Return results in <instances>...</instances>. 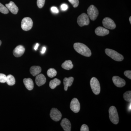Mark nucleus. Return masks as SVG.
Masks as SVG:
<instances>
[{
    "label": "nucleus",
    "instance_id": "e433bc0d",
    "mask_svg": "<svg viewBox=\"0 0 131 131\" xmlns=\"http://www.w3.org/2000/svg\"><path fill=\"white\" fill-rule=\"evenodd\" d=\"M1 44H2L1 41V40H0V46H1Z\"/></svg>",
    "mask_w": 131,
    "mask_h": 131
},
{
    "label": "nucleus",
    "instance_id": "f3484780",
    "mask_svg": "<svg viewBox=\"0 0 131 131\" xmlns=\"http://www.w3.org/2000/svg\"><path fill=\"white\" fill-rule=\"evenodd\" d=\"M74 80V78L73 77L65 78L64 79L63 84L65 91H67L68 87H70L72 85Z\"/></svg>",
    "mask_w": 131,
    "mask_h": 131
},
{
    "label": "nucleus",
    "instance_id": "c85d7f7f",
    "mask_svg": "<svg viewBox=\"0 0 131 131\" xmlns=\"http://www.w3.org/2000/svg\"><path fill=\"white\" fill-rule=\"evenodd\" d=\"M81 131H89V128L88 126L86 124H83L81 127Z\"/></svg>",
    "mask_w": 131,
    "mask_h": 131
},
{
    "label": "nucleus",
    "instance_id": "9d476101",
    "mask_svg": "<svg viewBox=\"0 0 131 131\" xmlns=\"http://www.w3.org/2000/svg\"><path fill=\"white\" fill-rule=\"evenodd\" d=\"M70 108L74 113L79 112L80 110V104L77 98H74L72 100L70 103Z\"/></svg>",
    "mask_w": 131,
    "mask_h": 131
},
{
    "label": "nucleus",
    "instance_id": "1a4fd4ad",
    "mask_svg": "<svg viewBox=\"0 0 131 131\" xmlns=\"http://www.w3.org/2000/svg\"><path fill=\"white\" fill-rule=\"evenodd\" d=\"M50 117L55 121H58L61 120L62 117V114L61 112L56 108H53L51 110Z\"/></svg>",
    "mask_w": 131,
    "mask_h": 131
},
{
    "label": "nucleus",
    "instance_id": "0eeeda50",
    "mask_svg": "<svg viewBox=\"0 0 131 131\" xmlns=\"http://www.w3.org/2000/svg\"><path fill=\"white\" fill-rule=\"evenodd\" d=\"M77 22L78 25L81 27L88 25L90 23L89 18L86 14H82L78 18Z\"/></svg>",
    "mask_w": 131,
    "mask_h": 131
},
{
    "label": "nucleus",
    "instance_id": "c9c22d12",
    "mask_svg": "<svg viewBox=\"0 0 131 131\" xmlns=\"http://www.w3.org/2000/svg\"><path fill=\"white\" fill-rule=\"evenodd\" d=\"M131 17L130 16V18H129V21H130V23L131 24Z\"/></svg>",
    "mask_w": 131,
    "mask_h": 131
},
{
    "label": "nucleus",
    "instance_id": "f257e3e1",
    "mask_svg": "<svg viewBox=\"0 0 131 131\" xmlns=\"http://www.w3.org/2000/svg\"><path fill=\"white\" fill-rule=\"evenodd\" d=\"M74 48L78 53L86 57H90L91 55L90 49L87 46L81 43H76L74 44Z\"/></svg>",
    "mask_w": 131,
    "mask_h": 131
},
{
    "label": "nucleus",
    "instance_id": "a878e982",
    "mask_svg": "<svg viewBox=\"0 0 131 131\" xmlns=\"http://www.w3.org/2000/svg\"><path fill=\"white\" fill-rule=\"evenodd\" d=\"M68 1L73 5L74 7H77L79 5V0H68Z\"/></svg>",
    "mask_w": 131,
    "mask_h": 131
},
{
    "label": "nucleus",
    "instance_id": "cd10ccee",
    "mask_svg": "<svg viewBox=\"0 0 131 131\" xmlns=\"http://www.w3.org/2000/svg\"><path fill=\"white\" fill-rule=\"evenodd\" d=\"M45 0H37V4L38 7L39 8H42L45 5Z\"/></svg>",
    "mask_w": 131,
    "mask_h": 131
},
{
    "label": "nucleus",
    "instance_id": "7c9ffc66",
    "mask_svg": "<svg viewBox=\"0 0 131 131\" xmlns=\"http://www.w3.org/2000/svg\"><path fill=\"white\" fill-rule=\"evenodd\" d=\"M51 10L54 13H58L59 12L57 8L56 7H52L51 8Z\"/></svg>",
    "mask_w": 131,
    "mask_h": 131
},
{
    "label": "nucleus",
    "instance_id": "393cba45",
    "mask_svg": "<svg viewBox=\"0 0 131 131\" xmlns=\"http://www.w3.org/2000/svg\"><path fill=\"white\" fill-rule=\"evenodd\" d=\"M0 12L3 14H7L9 13L8 9L6 7L0 3Z\"/></svg>",
    "mask_w": 131,
    "mask_h": 131
},
{
    "label": "nucleus",
    "instance_id": "6e6552de",
    "mask_svg": "<svg viewBox=\"0 0 131 131\" xmlns=\"http://www.w3.org/2000/svg\"><path fill=\"white\" fill-rule=\"evenodd\" d=\"M103 25L105 28L113 30L116 28V25L112 19L108 17L105 18L102 21Z\"/></svg>",
    "mask_w": 131,
    "mask_h": 131
},
{
    "label": "nucleus",
    "instance_id": "20e7f679",
    "mask_svg": "<svg viewBox=\"0 0 131 131\" xmlns=\"http://www.w3.org/2000/svg\"><path fill=\"white\" fill-rule=\"evenodd\" d=\"M90 86L91 89L95 94L98 95L100 93L101 91V87L100 82L95 77L91 78L90 82Z\"/></svg>",
    "mask_w": 131,
    "mask_h": 131
},
{
    "label": "nucleus",
    "instance_id": "412c9836",
    "mask_svg": "<svg viewBox=\"0 0 131 131\" xmlns=\"http://www.w3.org/2000/svg\"><path fill=\"white\" fill-rule=\"evenodd\" d=\"M61 83V81L60 80H58L57 78H55L50 81L49 86L51 89H54L57 86L60 85Z\"/></svg>",
    "mask_w": 131,
    "mask_h": 131
},
{
    "label": "nucleus",
    "instance_id": "9b49d317",
    "mask_svg": "<svg viewBox=\"0 0 131 131\" xmlns=\"http://www.w3.org/2000/svg\"><path fill=\"white\" fill-rule=\"evenodd\" d=\"M113 81L116 86L118 88L124 87L126 84L125 80L119 77L114 76L112 78Z\"/></svg>",
    "mask_w": 131,
    "mask_h": 131
},
{
    "label": "nucleus",
    "instance_id": "aec40b11",
    "mask_svg": "<svg viewBox=\"0 0 131 131\" xmlns=\"http://www.w3.org/2000/svg\"><path fill=\"white\" fill-rule=\"evenodd\" d=\"M62 67L64 69L66 70H70L71 69L73 68V65L72 63V61L70 60L66 61L62 64Z\"/></svg>",
    "mask_w": 131,
    "mask_h": 131
},
{
    "label": "nucleus",
    "instance_id": "4468645a",
    "mask_svg": "<svg viewBox=\"0 0 131 131\" xmlns=\"http://www.w3.org/2000/svg\"><path fill=\"white\" fill-rule=\"evenodd\" d=\"M95 31L96 35L99 36H105L109 33V30L107 28L100 26L96 28Z\"/></svg>",
    "mask_w": 131,
    "mask_h": 131
},
{
    "label": "nucleus",
    "instance_id": "f03ea898",
    "mask_svg": "<svg viewBox=\"0 0 131 131\" xmlns=\"http://www.w3.org/2000/svg\"><path fill=\"white\" fill-rule=\"evenodd\" d=\"M105 52L106 55L115 61L119 62L124 60V57L122 55L112 49H106Z\"/></svg>",
    "mask_w": 131,
    "mask_h": 131
},
{
    "label": "nucleus",
    "instance_id": "f704fd0d",
    "mask_svg": "<svg viewBox=\"0 0 131 131\" xmlns=\"http://www.w3.org/2000/svg\"><path fill=\"white\" fill-rule=\"evenodd\" d=\"M131 103H130V106H129V110H131Z\"/></svg>",
    "mask_w": 131,
    "mask_h": 131
},
{
    "label": "nucleus",
    "instance_id": "72a5a7b5",
    "mask_svg": "<svg viewBox=\"0 0 131 131\" xmlns=\"http://www.w3.org/2000/svg\"><path fill=\"white\" fill-rule=\"evenodd\" d=\"M39 46V44L38 43H37L36 45H35V47H34V50H37Z\"/></svg>",
    "mask_w": 131,
    "mask_h": 131
},
{
    "label": "nucleus",
    "instance_id": "7ed1b4c3",
    "mask_svg": "<svg viewBox=\"0 0 131 131\" xmlns=\"http://www.w3.org/2000/svg\"><path fill=\"white\" fill-rule=\"evenodd\" d=\"M109 117L110 121L113 124L117 125L119 122V117L117 108L114 106H112L109 108Z\"/></svg>",
    "mask_w": 131,
    "mask_h": 131
},
{
    "label": "nucleus",
    "instance_id": "bb28decb",
    "mask_svg": "<svg viewBox=\"0 0 131 131\" xmlns=\"http://www.w3.org/2000/svg\"><path fill=\"white\" fill-rule=\"evenodd\" d=\"M7 76L3 74H0V82L4 83L6 82Z\"/></svg>",
    "mask_w": 131,
    "mask_h": 131
},
{
    "label": "nucleus",
    "instance_id": "2f4dec72",
    "mask_svg": "<svg viewBox=\"0 0 131 131\" xmlns=\"http://www.w3.org/2000/svg\"><path fill=\"white\" fill-rule=\"evenodd\" d=\"M61 9L62 11H64L67 10L68 8V5L66 4H63L61 5Z\"/></svg>",
    "mask_w": 131,
    "mask_h": 131
},
{
    "label": "nucleus",
    "instance_id": "c756f323",
    "mask_svg": "<svg viewBox=\"0 0 131 131\" xmlns=\"http://www.w3.org/2000/svg\"><path fill=\"white\" fill-rule=\"evenodd\" d=\"M124 75L128 78L131 79V71L130 70L126 71L124 73Z\"/></svg>",
    "mask_w": 131,
    "mask_h": 131
},
{
    "label": "nucleus",
    "instance_id": "2eb2a0df",
    "mask_svg": "<svg viewBox=\"0 0 131 131\" xmlns=\"http://www.w3.org/2000/svg\"><path fill=\"white\" fill-rule=\"evenodd\" d=\"M61 126L63 128L64 130L65 131H70L71 130V125L70 121L67 118H64L61 123Z\"/></svg>",
    "mask_w": 131,
    "mask_h": 131
},
{
    "label": "nucleus",
    "instance_id": "5701e85b",
    "mask_svg": "<svg viewBox=\"0 0 131 131\" xmlns=\"http://www.w3.org/2000/svg\"><path fill=\"white\" fill-rule=\"evenodd\" d=\"M47 74L48 76L49 77L53 78L55 77L57 74V71L53 68H50L47 70Z\"/></svg>",
    "mask_w": 131,
    "mask_h": 131
},
{
    "label": "nucleus",
    "instance_id": "423d86ee",
    "mask_svg": "<svg viewBox=\"0 0 131 131\" xmlns=\"http://www.w3.org/2000/svg\"><path fill=\"white\" fill-rule=\"evenodd\" d=\"M33 26V21L31 18L26 17L22 19L21 27L24 31H28L31 29Z\"/></svg>",
    "mask_w": 131,
    "mask_h": 131
},
{
    "label": "nucleus",
    "instance_id": "6ab92c4d",
    "mask_svg": "<svg viewBox=\"0 0 131 131\" xmlns=\"http://www.w3.org/2000/svg\"><path fill=\"white\" fill-rule=\"evenodd\" d=\"M42 71L41 67L39 66H33L30 69V73L33 76H36L40 74Z\"/></svg>",
    "mask_w": 131,
    "mask_h": 131
},
{
    "label": "nucleus",
    "instance_id": "473e14b6",
    "mask_svg": "<svg viewBox=\"0 0 131 131\" xmlns=\"http://www.w3.org/2000/svg\"><path fill=\"white\" fill-rule=\"evenodd\" d=\"M46 51V47H43L42 49V51H41V53H42V54H44L45 52Z\"/></svg>",
    "mask_w": 131,
    "mask_h": 131
},
{
    "label": "nucleus",
    "instance_id": "4be33fe9",
    "mask_svg": "<svg viewBox=\"0 0 131 131\" xmlns=\"http://www.w3.org/2000/svg\"><path fill=\"white\" fill-rule=\"evenodd\" d=\"M6 82L9 86H13L15 83V80L14 77L12 75H9L7 76Z\"/></svg>",
    "mask_w": 131,
    "mask_h": 131
},
{
    "label": "nucleus",
    "instance_id": "39448f33",
    "mask_svg": "<svg viewBox=\"0 0 131 131\" xmlns=\"http://www.w3.org/2000/svg\"><path fill=\"white\" fill-rule=\"evenodd\" d=\"M88 16L91 20H95L99 14L98 9L94 6L91 5L87 10Z\"/></svg>",
    "mask_w": 131,
    "mask_h": 131
},
{
    "label": "nucleus",
    "instance_id": "dca6fc26",
    "mask_svg": "<svg viewBox=\"0 0 131 131\" xmlns=\"http://www.w3.org/2000/svg\"><path fill=\"white\" fill-rule=\"evenodd\" d=\"M46 79L44 75L43 74H40L36 76L35 78V82L36 84L39 86H42L45 83Z\"/></svg>",
    "mask_w": 131,
    "mask_h": 131
},
{
    "label": "nucleus",
    "instance_id": "a211bd4d",
    "mask_svg": "<svg viewBox=\"0 0 131 131\" xmlns=\"http://www.w3.org/2000/svg\"><path fill=\"white\" fill-rule=\"evenodd\" d=\"M24 83L26 88L28 90H32L34 88V83L31 79L30 78H25L24 80Z\"/></svg>",
    "mask_w": 131,
    "mask_h": 131
},
{
    "label": "nucleus",
    "instance_id": "f8f14e48",
    "mask_svg": "<svg viewBox=\"0 0 131 131\" xmlns=\"http://www.w3.org/2000/svg\"><path fill=\"white\" fill-rule=\"evenodd\" d=\"M25 52V48L21 45H19L15 47L13 53L14 56L19 57L21 56Z\"/></svg>",
    "mask_w": 131,
    "mask_h": 131
},
{
    "label": "nucleus",
    "instance_id": "ddd939ff",
    "mask_svg": "<svg viewBox=\"0 0 131 131\" xmlns=\"http://www.w3.org/2000/svg\"><path fill=\"white\" fill-rule=\"evenodd\" d=\"M6 7L13 14H17L18 12V8L13 2L11 1L8 4H6Z\"/></svg>",
    "mask_w": 131,
    "mask_h": 131
},
{
    "label": "nucleus",
    "instance_id": "b1692460",
    "mask_svg": "<svg viewBox=\"0 0 131 131\" xmlns=\"http://www.w3.org/2000/svg\"><path fill=\"white\" fill-rule=\"evenodd\" d=\"M123 97L124 100L128 102H131V91H126L124 94Z\"/></svg>",
    "mask_w": 131,
    "mask_h": 131
}]
</instances>
